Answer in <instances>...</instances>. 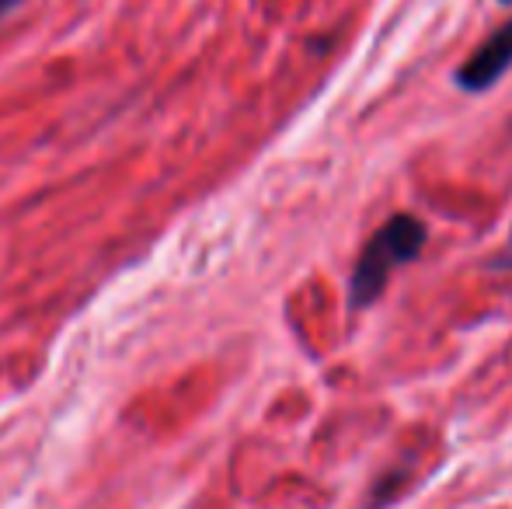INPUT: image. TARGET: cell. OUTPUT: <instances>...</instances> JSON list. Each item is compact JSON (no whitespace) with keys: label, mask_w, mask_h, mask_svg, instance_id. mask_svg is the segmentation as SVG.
Instances as JSON below:
<instances>
[{"label":"cell","mask_w":512,"mask_h":509,"mask_svg":"<svg viewBox=\"0 0 512 509\" xmlns=\"http://www.w3.org/2000/svg\"><path fill=\"white\" fill-rule=\"evenodd\" d=\"M429 241V231L418 217L411 213H394L387 224H380L373 231V238L363 245V252L356 258V269L349 279V307H370L380 293L387 290V279L398 265L415 262L418 252Z\"/></svg>","instance_id":"6da1fadb"},{"label":"cell","mask_w":512,"mask_h":509,"mask_svg":"<svg viewBox=\"0 0 512 509\" xmlns=\"http://www.w3.org/2000/svg\"><path fill=\"white\" fill-rule=\"evenodd\" d=\"M512 67V18L499 25L453 74V84L467 95H481V91L495 88Z\"/></svg>","instance_id":"7a4b0ae2"},{"label":"cell","mask_w":512,"mask_h":509,"mask_svg":"<svg viewBox=\"0 0 512 509\" xmlns=\"http://www.w3.org/2000/svg\"><path fill=\"white\" fill-rule=\"evenodd\" d=\"M18 4H21V0H0V18H4L7 11H14Z\"/></svg>","instance_id":"3957f363"},{"label":"cell","mask_w":512,"mask_h":509,"mask_svg":"<svg viewBox=\"0 0 512 509\" xmlns=\"http://www.w3.org/2000/svg\"><path fill=\"white\" fill-rule=\"evenodd\" d=\"M499 4H512V0H499Z\"/></svg>","instance_id":"277c9868"},{"label":"cell","mask_w":512,"mask_h":509,"mask_svg":"<svg viewBox=\"0 0 512 509\" xmlns=\"http://www.w3.org/2000/svg\"><path fill=\"white\" fill-rule=\"evenodd\" d=\"M509 258H512V255H509Z\"/></svg>","instance_id":"5b68a950"}]
</instances>
